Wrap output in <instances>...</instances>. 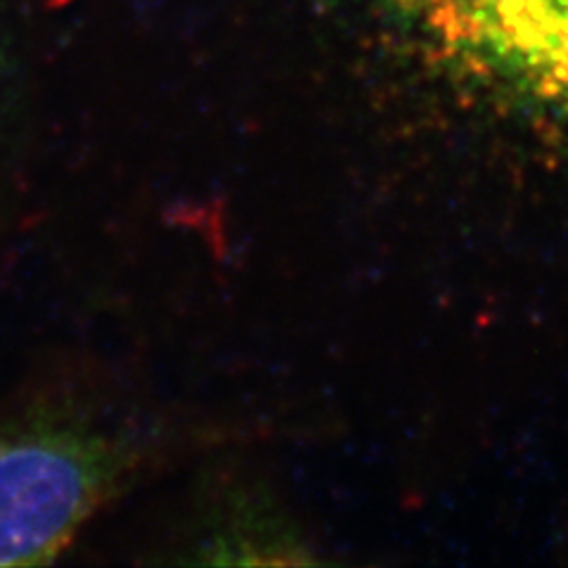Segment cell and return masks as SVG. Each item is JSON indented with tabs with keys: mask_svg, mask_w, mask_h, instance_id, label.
Segmentation results:
<instances>
[{
	"mask_svg": "<svg viewBox=\"0 0 568 568\" xmlns=\"http://www.w3.org/2000/svg\"><path fill=\"white\" fill-rule=\"evenodd\" d=\"M448 55L568 95V0H384Z\"/></svg>",
	"mask_w": 568,
	"mask_h": 568,
	"instance_id": "7a4b0ae2",
	"label": "cell"
},
{
	"mask_svg": "<svg viewBox=\"0 0 568 568\" xmlns=\"http://www.w3.org/2000/svg\"><path fill=\"white\" fill-rule=\"evenodd\" d=\"M121 453L77 426L0 438V566L55 561L112 493Z\"/></svg>",
	"mask_w": 568,
	"mask_h": 568,
	"instance_id": "6da1fadb",
	"label": "cell"
}]
</instances>
